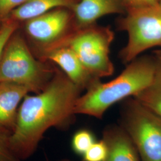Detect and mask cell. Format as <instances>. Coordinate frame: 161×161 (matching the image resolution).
<instances>
[{
    "label": "cell",
    "instance_id": "6da1fadb",
    "mask_svg": "<svg viewBox=\"0 0 161 161\" xmlns=\"http://www.w3.org/2000/svg\"><path fill=\"white\" fill-rule=\"evenodd\" d=\"M82 92L64 72L56 71L41 92L24 97L10 140L13 152L21 161L34 153L47 130L69 128Z\"/></svg>",
    "mask_w": 161,
    "mask_h": 161
},
{
    "label": "cell",
    "instance_id": "7a4b0ae2",
    "mask_svg": "<svg viewBox=\"0 0 161 161\" xmlns=\"http://www.w3.org/2000/svg\"><path fill=\"white\" fill-rule=\"evenodd\" d=\"M155 70L154 55L135 58L114 80L106 82L98 80L81 94L75 104V114L102 119L114 104L135 97L148 86Z\"/></svg>",
    "mask_w": 161,
    "mask_h": 161
},
{
    "label": "cell",
    "instance_id": "3957f363",
    "mask_svg": "<svg viewBox=\"0 0 161 161\" xmlns=\"http://www.w3.org/2000/svg\"><path fill=\"white\" fill-rule=\"evenodd\" d=\"M55 72L33 56L17 31L12 34L0 57V82L19 84L36 94L46 87Z\"/></svg>",
    "mask_w": 161,
    "mask_h": 161
},
{
    "label": "cell",
    "instance_id": "277c9868",
    "mask_svg": "<svg viewBox=\"0 0 161 161\" xmlns=\"http://www.w3.org/2000/svg\"><path fill=\"white\" fill-rule=\"evenodd\" d=\"M117 28L128 36L125 46L119 53L125 65L148 50L161 48V1L127 11L118 20Z\"/></svg>",
    "mask_w": 161,
    "mask_h": 161
},
{
    "label": "cell",
    "instance_id": "5b68a950",
    "mask_svg": "<svg viewBox=\"0 0 161 161\" xmlns=\"http://www.w3.org/2000/svg\"><path fill=\"white\" fill-rule=\"evenodd\" d=\"M114 38L115 34L110 27L96 23L76 29L56 46L70 47L91 74L102 79L114 72V64L110 58Z\"/></svg>",
    "mask_w": 161,
    "mask_h": 161
},
{
    "label": "cell",
    "instance_id": "8992f818",
    "mask_svg": "<svg viewBox=\"0 0 161 161\" xmlns=\"http://www.w3.org/2000/svg\"><path fill=\"white\" fill-rule=\"evenodd\" d=\"M122 127L136 147L142 161H161V118L134 97L125 100Z\"/></svg>",
    "mask_w": 161,
    "mask_h": 161
},
{
    "label": "cell",
    "instance_id": "52a82bcc",
    "mask_svg": "<svg viewBox=\"0 0 161 161\" xmlns=\"http://www.w3.org/2000/svg\"><path fill=\"white\" fill-rule=\"evenodd\" d=\"M75 30L72 12L66 8H58L25 21L26 34L42 50L57 45Z\"/></svg>",
    "mask_w": 161,
    "mask_h": 161
},
{
    "label": "cell",
    "instance_id": "ba28073f",
    "mask_svg": "<svg viewBox=\"0 0 161 161\" xmlns=\"http://www.w3.org/2000/svg\"><path fill=\"white\" fill-rule=\"evenodd\" d=\"M42 57L62 69L70 80L82 92L86 91L98 80L86 69L70 47L58 45L42 50Z\"/></svg>",
    "mask_w": 161,
    "mask_h": 161
},
{
    "label": "cell",
    "instance_id": "9c48e42d",
    "mask_svg": "<svg viewBox=\"0 0 161 161\" xmlns=\"http://www.w3.org/2000/svg\"><path fill=\"white\" fill-rule=\"evenodd\" d=\"M76 29L97 23L99 19L110 14H125L122 0H80L72 9Z\"/></svg>",
    "mask_w": 161,
    "mask_h": 161
},
{
    "label": "cell",
    "instance_id": "30bf717a",
    "mask_svg": "<svg viewBox=\"0 0 161 161\" xmlns=\"http://www.w3.org/2000/svg\"><path fill=\"white\" fill-rule=\"evenodd\" d=\"M29 93L25 86L7 82H0V129L13 132L20 104Z\"/></svg>",
    "mask_w": 161,
    "mask_h": 161
},
{
    "label": "cell",
    "instance_id": "8fae6325",
    "mask_svg": "<svg viewBox=\"0 0 161 161\" xmlns=\"http://www.w3.org/2000/svg\"><path fill=\"white\" fill-rule=\"evenodd\" d=\"M103 139L108 148L104 161H142L131 138L120 124L105 127Z\"/></svg>",
    "mask_w": 161,
    "mask_h": 161
},
{
    "label": "cell",
    "instance_id": "7c38bea8",
    "mask_svg": "<svg viewBox=\"0 0 161 161\" xmlns=\"http://www.w3.org/2000/svg\"><path fill=\"white\" fill-rule=\"evenodd\" d=\"M80 0H28L14 10L8 19L14 22H25L30 19L58 8L72 10Z\"/></svg>",
    "mask_w": 161,
    "mask_h": 161
},
{
    "label": "cell",
    "instance_id": "4fadbf2b",
    "mask_svg": "<svg viewBox=\"0 0 161 161\" xmlns=\"http://www.w3.org/2000/svg\"><path fill=\"white\" fill-rule=\"evenodd\" d=\"M154 56L155 70L153 80L134 97L161 118V54L154 52Z\"/></svg>",
    "mask_w": 161,
    "mask_h": 161
},
{
    "label": "cell",
    "instance_id": "5bb4252c",
    "mask_svg": "<svg viewBox=\"0 0 161 161\" xmlns=\"http://www.w3.org/2000/svg\"><path fill=\"white\" fill-rule=\"evenodd\" d=\"M96 142L94 135L90 130L80 129L74 134L71 147L76 155L82 156Z\"/></svg>",
    "mask_w": 161,
    "mask_h": 161
},
{
    "label": "cell",
    "instance_id": "9a60e30c",
    "mask_svg": "<svg viewBox=\"0 0 161 161\" xmlns=\"http://www.w3.org/2000/svg\"><path fill=\"white\" fill-rule=\"evenodd\" d=\"M12 132L0 129V161H22L13 152L10 146Z\"/></svg>",
    "mask_w": 161,
    "mask_h": 161
},
{
    "label": "cell",
    "instance_id": "2e32d148",
    "mask_svg": "<svg viewBox=\"0 0 161 161\" xmlns=\"http://www.w3.org/2000/svg\"><path fill=\"white\" fill-rule=\"evenodd\" d=\"M108 153V146L102 138L96 141L82 156L83 161H104Z\"/></svg>",
    "mask_w": 161,
    "mask_h": 161
},
{
    "label": "cell",
    "instance_id": "e0dca14e",
    "mask_svg": "<svg viewBox=\"0 0 161 161\" xmlns=\"http://www.w3.org/2000/svg\"><path fill=\"white\" fill-rule=\"evenodd\" d=\"M28 0H0V23L7 20L14 10Z\"/></svg>",
    "mask_w": 161,
    "mask_h": 161
},
{
    "label": "cell",
    "instance_id": "ac0fdd59",
    "mask_svg": "<svg viewBox=\"0 0 161 161\" xmlns=\"http://www.w3.org/2000/svg\"><path fill=\"white\" fill-rule=\"evenodd\" d=\"M18 28V22L8 19L1 23L0 27V57L7 41Z\"/></svg>",
    "mask_w": 161,
    "mask_h": 161
},
{
    "label": "cell",
    "instance_id": "d6986e66",
    "mask_svg": "<svg viewBox=\"0 0 161 161\" xmlns=\"http://www.w3.org/2000/svg\"><path fill=\"white\" fill-rule=\"evenodd\" d=\"M126 10H131L152 6L159 2V0H122ZM127 13V12H126Z\"/></svg>",
    "mask_w": 161,
    "mask_h": 161
},
{
    "label": "cell",
    "instance_id": "ffe728a7",
    "mask_svg": "<svg viewBox=\"0 0 161 161\" xmlns=\"http://www.w3.org/2000/svg\"><path fill=\"white\" fill-rule=\"evenodd\" d=\"M72 161V160H70V159H60V160H58V161Z\"/></svg>",
    "mask_w": 161,
    "mask_h": 161
},
{
    "label": "cell",
    "instance_id": "44dd1931",
    "mask_svg": "<svg viewBox=\"0 0 161 161\" xmlns=\"http://www.w3.org/2000/svg\"><path fill=\"white\" fill-rule=\"evenodd\" d=\"M154 52H156V53H160V54H161V49H159V50H155Z\"/></svg>",
    "mask_w": 161,
    "mask_h": 161
},
{
    "label": "cell",
    "instance_id": "7402d4cb",
    "mask_svg": "<svg viewBox=\"0 0 161 161\" xmlns=\"http://www.w3.org/2000/svg\"><path fill=\"white\" fill-rule=\"evenodd\" d=\"M1 23H0V27H1Z\"/></svg>",
    "mask_w": 161,
    "mask_h": 161
},
{
    "label": "cell",
    "instance_id": "603a6c76",
    "mask_svg": "<svg viewBox=\"0 0 161 161\" xmlns=\"http://www.w3.org/2000/svg\"><path fill=\"white\" fill-rule=\"evenodd\" d=\"M159 1H161V0H159Z\"/></svg>",
    "mask_w": 161,
    "mask_h": 161
}]
</instances>
